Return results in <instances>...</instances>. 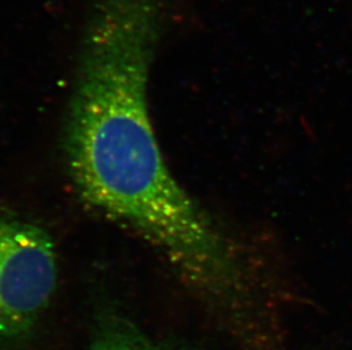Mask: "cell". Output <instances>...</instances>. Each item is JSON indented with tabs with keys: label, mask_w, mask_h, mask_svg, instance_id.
<instances>
[{
	"label": "cell",
	"mask_w": 352,
	"mask_h": 350,
	"mask_svg": "<svg viewBox=\"0 0 352 350\" xmlns=\"http://www.w3.org/2000/svg\"><path fill=\"white\" fill-rule=\"evenodd\" d=\"M171 0H89L67 115V165L81 198L150 242L204 304L242 281L232 248L171 174L147 89Z\"/></svg>",
	"instance_id": "obj_1"
},
{
	"label": "cell",
	"mask_w": 352,
	"mask_h": 350,
	"mask_svg": "<svg viewBox=\"0 0 352 350\" xmlns=\"http://www.w3.org/2000/svg\"><path fill=\"white\" fill-rule=\"evenodd\" d=\"M57 257L50 233L0 214V345L29 339L56 289Z\"/></svg>",
	"instance_id": "obj_2"
},
{
	"label": "cell",
	"mask_w": 352,
	"mask_h": 350,
	"mask_svg": "<svg viewBox=\"0 0 352 350\" xmlns=\"http://www.w3.org/2000/svg\"><path fill=\"white\" fill-rule=\"evenodd\" d=\"M87 350L199 349L182 341L157 339L124 315L105 312L96 322Z\"/></svg>",
	"instance_id": "obj_3"
}]
</instances>
